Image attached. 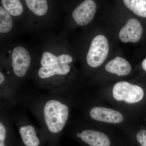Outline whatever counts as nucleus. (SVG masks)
<instances>
[{"label": "nucleus", "instance_id": "nucleus-11", "mask_svg": "<svg viewBox=\"0 0 146 146\" xmlns=\"http://www.w3.org/2000/svg\"><path fill=\"white\" fill-rule=\"evenodd\" d=\"M72 61V57L70 55L63 54L56 56L51 53L46 52L42 55L40 63L42 67H49L59 64H69Z\"/></svg>", "mask_w": 146, "mask_h": 146}, {"label": "nucleus", "instance_id": "nucleus-15", "mask_svg": "<svg viewBox=\"0 0 146 146\" xmlns=\"http://www.w3.org/2000/svg\"><path fill=\"white\" fill-rule=\"evenodd\" d=\"M4 8L10 15L17 16L23 13V7L19 0H1Z\"/></svg>", "mask_w": 146, "mask_h": 146}, {"label": "nucleus", "instance_id": "nucleus-18", "mask_svg": "<svg viewBox=\"0 0 146 146\" xmlns=\"http://www.w3.org/2000/svg\"><path fill=\"white\" fill-rule=\"evenodd\" d=\"M5 79V77L3 73H0V84H1L3 82Z\"/></svg>", "mask_w": 146, "mask_h": 146}, {"label": "nucleus", "instance_id": "nucleus-19", "mask_svg": "<svg viewBox=\"0 0 146 146\" xmlns=\"http://www.w3.org/2000/svg\"><path fill=\"white\" fill-rule=\"evenodd\" d=\"M142 67L144 70L146 72V58L144 59L142 63Z\"/></svg>", "mask_w": 146, "mask_h": 146}, {"label": "nucleus", "instance_id": "nucleus-14", "mask_svg": "<svg viewBox=\"0 0 146 146\" xmlns=\"http://www.w3.org/2000/svg\"><path fill=\"white\" fill-rule=\"evenodd\" d=\"M32 12L38 16L44 15L48 10L47 0H25Z\"/></svg>", "mask_w": 146, "mask_h": 146}, {"label": "nucleus", "instance_id": "nucleus-4", "mask_svg": "<svg viewBox=\"0 0 146 146\" xmlns=\"http://www.w3.org/2000/svg\"><path fill=\"white\" fill-rule=\"evenodd\" d=\"M109 50L107 38L103 35L96 36L92 40L87 53V64L91 68L101 66L107 58Z\"/></svg>", "mask_w": 146, "mask_h": 146}, {"label": "nucleus", "instance_id": "nucleus-7", "mask_svg": "<svg viewBox=\"0 0 146 146\" xmlns=\"http://www.w3.org/2000/svg\"><path fill=\"white\" fill-rule=\"evenodd\" d=\"M97 6L93 0H85L73 11V19L79 25L85 26L94 18Z\"/></svg>", "mask_w": 146, "mask_h": 146}, {"label": "nucleus", "instance_id": "nucleus-3", "mask_svg": "<svg viewBox=\"0 0 146 146\" xmlns=\"http://www.w3.org/2000/svg\"><path fill=\"white\" fill-rule=\"evenodd\" d=\"M112 94L116 101L129 104L141 101L144 96V91L141 86L124 81L115 83L112 88Z\"/></svg>", "mask_w": 146, "mask_h": 146}, {"label": "nucleus", "instance_id": "nucleus-16", "mask_svg": "<svg viewBox=\"0 0 146 146\" xmlns=\"http://www.w3.org/2000/svg\"><path fill=\"white\" fill-rule=\"evenodd\" d=\"M125 144L126 146H146V130L142 129L136 133L131 132L128 136Z\"/></svg>", "mask_w": 146, "mask_h": 146}, {"label": "nucleus", "instance_id": "nucleus-5", "mask_svg": "<svg viewBox=\"0 0 146 146\" xmlns=\"http://www.w3.org/2000/svg\"><path fill=\"white\" fill-rule=\"evenodd\" d=\"M11 57L14 74L18 77H23L26 74L31 62L29 53L23 47L17 46L13 48Z\"/></svg>", "mask_w": 146, "mask_h": 146}, {"label": "nucleus", "instance_id": "nucleus-13", "mask_svg": "<svg viewBox=\"0 0 146 146\" xmlns=\"http://www.w3.org/2000/svg\"><path fill=\"white\" fill-rule=\"evenodd\" d=\"M125 5L137 16L146 18V0H123Z\"/></svg>", "mask_w": 146, "mask_h": 146}, {"label": "nucleus", "instance_id": "nucleus-17", "mask_svg": "<svg viewBox=\"0 0 146 146\" xmlns=\"http://www.w3.org/2000/svg\"><path fill=\"white\" fill-rule=\"evenodd\" d=\"M12 27L13 21L10 14L3 7H0V32H9Z\"/></svg>", "mask_w": 146, "mask_h": 146}, {"label": "nucleus", "instance_id": "nucleus-2", "mask_svg": "<svg viewBox=\"0 0 146 146\" xmlns=\"http://www.w3.org/2000/svg\"><path fill=\"white\" fill-rule=\"evenodd\" d=\"M76 137L86 146H121L123 143L107 131L94 129L77 132Z\"/></svg>", "mask_w": 146, "mask_h": 146}, {"label": "nucleus", "instance_id": "nucleus-10", "mask_svg": "<svg viewBox=\"0 0 146 146\" xmlns=\"http://www.w3.org/2000/svg\"><path fill=\"white\" fill-rule=\"evenodd\" d=\"M21 140L25 146H40L41 142L35 129L32 125L21 127L19 129Z\"/></svg>", "mask_w": 146, "mask_h": 146}, {"label": "nucleus", "instance_id": "nucleus-1", "mask_svg": "<svg viewBox=\"0 0 146 146\" xmlns=\"http://www.w3.org/2000/svg\"><path fill=\"white\" fill-rule=\"evenodd\" d=\"M67 105L55 100L47 102L44 109L46 125L51 133L57 134L63 129L69 116Z\"/></svg>", "mask_w": 146, "mask_h": 146}, {"label": "nucleus", "instance_id": "nucleus-6", "mask_svg": "<svg viewBox=\"0 0 146 146\" xmlns=\"http://www.w3.org/2000/svg\"><path fill=\"white\" fill-rule=\"evenodd\" d=\"M89 115L93 119L97 121L112 124L121 123L124 119L122 113L119 111L103 106L92 108Z\"/></svg>", "mask_w": 146, "mask_h": 146}, {"label": "nucleus", "instance_id": "nucleus-12", "mask_svg": "<svg viewBox=\"0 0 146 146\" xmlns=\"http://www.w3.org/2000/svg\"><path fill=\"white\" fill-rule=\"evenodd\" d=\"M70 67L68 64H58L49 67H42L38 71L41 78H48L55 75H65L70 72Z\"/></svg>", "mask_w": 146, "mask_h": 146}, {"label": "nucleus", "instance_id": "nucleus-9", "mask_svg": "<svg viewBox=\"0 0 146 146\" xmlns=\"http://www.w3.org/2000/svg\"><path fill=\"white\" fill-rule=\"evenodd\" d=\"M108 72L117 75L118 76L127 75L131 72L130 63L124 58L117 57L110 61L105 66Z\"/></svg>", "mask_w": 146, "mask_h": 146}, {"label": "nucleus", "instance_id": "nucleus-8", "mask_svg": "<svg viewBox=\"0 0 146 146\" xmlns=\"http://www.w3.org/2000/svg\"><path fill=\"white\" fill-rule=\"evenodd\" d=\"M143 31V27L139 21L135 18H131L120 30L119 37L124 43H135L141 39Z\"/></svg>", "mask_w": 146, "mask_h": 146}]
</instances>
